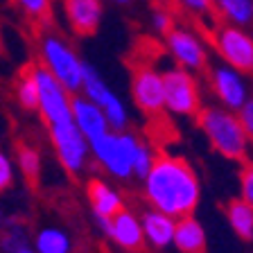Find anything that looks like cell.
<instances>
[{
  "label": "cell",
  "mask_w": 253,
  "mask_h": 253,
  "mask_svg": "<svg viewBox=\"0 0 253 253\" xmlns=\"http://www.w3.org/2000/svg\"><path fill=\"white\" fill-rule=\"evenodd\" d=\"M37 253H73V242L66 231L57 226H45L34 235Z\"/></svg>",
  "instance_id": "44dd1931"
},
{
  "label": "cell",
  "mask_w": 253,
  "mask_h": 253,
  "mask_svg": "<svg viewBox=\"0 0 253 253\" xmlns=\"http://www.w3.org/2000/svg\"><path fill=\"white\" fill-rule=\"evenodd\" d=\"M240 197L253 206V158L244 161L242 172H240Z\"/></svg>",
  "instance_id": "d4e9b609"
},
{
  "label": "cell",
  "mask_w": 253,
  "mask_h": 253,
  "mask_svg": "<svg viewBox=\"0 0 253 253\" xmlns=\"http://www.w3.org/2000/svg\"><path fill=\"white\" fill-rule=\"evenodd\" d=\"M142 192L149 208L181 219L195 215L201 201V183L195 168L181 156L161 154L154 158L149 174L142 179Z\"/></svg>",
  "instance_id": "6da1fadb"
},
{
  "label": "cell",
  "mask_w": 253,
  "mask_h": 253,
  "mask_svg": "<svg viewBox=\"0 0 253 253\" xmlns=\"http://www.w3.org/2000/svg\"><path fill=\"white\" fill-rule=\"evenodd\" d=\"M113 2H118V5H129L131 0H113Z\"/></svg>",
  "instance_id": "1f68e13d"
},
{
  "label": "cell",
  "mask_w": 253,
  "mask_h": 253,
  "mask_svg": "<svg viewBox=\"0 0 253 253\" xmlns=\"http://www.w3.org/2000/svg\"><path fill=\"white\" fill-rule=\"evenodd\" d=\"M111 242L116 244L120 251L126 253H140L145 249V233H142L140 217L129 208H122L120 212L111 217V226L106 233Z\"/></svg>",
  "instance_id": "7c38bea8"
},
{
  "label": "cell",
  "mask_w": 253,
  "mask_h": 253,
  "mask_svg": "<svg viewBox=\"0 0 253 253\" xmlns=\"http://www.w3.org/2000/svg\"><path fill=\"white\" fill-rule=\"evenodd\" d=\"M86 199L93 211V217H111L120 212L125 206H122V195L118 192L109 181L100 179V176H93V179L86 181Z\"/></svg>",
  "instance_id": "9a60e30c"
},
{
  "label": "cell",
  "mask_w": 253,
  "mask_h": 253,
  "mask_svg": "<svg viewBox=\"0 0 253 253\" xmlns=\"http://www.w3.org/2000/svg\"><path fill=\"white\" fill-rule=\"evenodd\" d=\"M0 52H2V43H0Z\"/></svg>",
  "instance_id": "d6a6232c"
},
{
  "label": "cell",
  "mask_w": 253,
  "mask_h": 253,
  "mask_svg": "<svg viewBox=\"0 0 253 253\" xmlns=\"http://www.w3.org/2000/svg\"><path fill=\"white\" fill-rule=\"evenodd\" d=\"M27 244V237H25V231L23 228H18V226H11L9 231L2 235V240H0V247L5 249L7 253H11V251H16L18 247H25Z\"/></svg>",
  "instance_id": "484cf974"
},
{
  "label": "cell",
  "mask_w": 253,
  "mask_h": 253,
  "mask_svg": "<svg viewBox=\"0 0 253 253\" xmlns=\"http://www.w3.org/2000/svg\"><path fill=\"white\" fill-rule=\"evenodd\" d=\"M212 9L231 25H253V0H212Z\"/></svg>",
  "instance_id": "ffe728a7"
},
{
  "label": "cell",
  "mask_w": 253,
  "mask_h": 253,
  "mask_svg": "<svg viewBox=\"0 0 253 253\" xmlns=\"http://www.w3.org/2000/svg\"><path fill=\"white\" fill-rule=\"evenodd\" d=\"M50 133L52 147L57 152L59 163L63 165V169L68 174H82L88 163L90 156V147L88 140L84 138V133L79 131L77 125H70L66 129H54Z\"/></svg>",
  "instance_id": "30bf717a"
},
{
  "label": "cell",
  "mask_w": 253,
  "mask_h": 253,
  "mask_svg": "<svg viewBox=\"0 0 253 253\" xmlns=\"http://www.w3.org/2000/svg\"><path fill=\"white\" fill-rule=\"evenodd\" d=\"M224 212H226V219H228L231 231L235 233L240 240L251 242L253 240V206L247 204L242 197H235V199L226 201Z\"/></svg>",
  "instance_id": "ac0fdd59"
},
{
  "label": "cell",
  "mask_w": 253,
  "mask_h": 253,
  "mask_svg": "<svg viewBox=\"0 0 253 253\" xmlns=\"http://www.w3.org/2000/svg\"><path fill=\"white\" fill-rule=\"evenodd\" d=\"M82 95H86L93 104H97L102 109V113L106 116L111 129L116 131H125L129 129V113L126 106L122 104V100L113 93L109 84H106L102 75L97 73L95 66L84 63V84H82Z\"/></svg>",
  "instance_id": "8992f818"
},
{
  "label": "cell",
  "mask_w": 253,
  "mask_h": 253,
  "mask_svg": "<svg viewBox=\"0 0 253 253\" xmlns=\"http://www.w3.org/2000/svg\"><path fill=\"white\" fill-rule=\"evenodd\" d=\"M16 100L25 111H39V82H37V63H27L18 73L14 86Z\"/></svg>",
  "instance_id": "d6986e66"
},
{
  "label": "cell",
  "mask_w": 253,
  "mask_h": 253,
  "mask_svg": "<svg viewBox=\"0 0 253 253\" xmlns=\"http://www.w3.org/2000/svg\"><path fill=\"white\" fill-rule=\"evenodd\" d=\"M14 183V163L2 149H0V192L11 188Z\"/></svg>",
  "instance_id": "4316f807"
},
{
  "label": "cell",
  "mask_w": 253,
  "mask_h": 253,
  "mask_svg": "<svg viewBox=\"0 0 253 253\" xmlns=\"http://www.w3.org/2000/svg\"><path fill=\"white\" fill-rule=\"evenodd\" d=\"M197 125L217 154L228 161H249L251 140L244 133L235 111L224 106H204L197 116Z\"/></svg>",
  "instance_id": "7a4b0ae2"
},
{
  "label": "cell",
  "mask_w": 253,
  "mask_h": 253,
  "mask_svg": "<svg viewBox=\"0 0 253 253\" xmlns=\"http://www.w3.org/2000/svg\"><path fill=\"white\" fill-rule=\"evenodd\" d=\"M11 253H37V251H34V249H32L30 244H25V247H18L16 251H11Z\"/></svg>",
  "instance_id": "4dcf8cb0"
},
{
  "label": "cell",
  "mask_w": 253,
  "mask_h": 253,
  "mask_svg": "<svg viewBox=\"0 0 253 253\" xmlns=\"http://www.w3.org/2000/svg\"><path fill=\"white\" fill-rule=\"evenodd\" d=\"M172 247L179 253H206L208 240H206L204 224L195 215H185L176 219Z\"/></svg>",
  "instance_id": "e0dca14e"
},
{
  "label": "cell",
  "mask_w": 253,
  "mask_h": 253,
  "mask_svg": "<svg viewBox=\"0 0 253 253\" xmlns=\"http://www.w3.org/2000/svg\"><path fill=\"white\" fill-rule=\"evenodd\" d=\"M18 168H21L23 176L30 181L32 185H37L39 174H41V154L32 145H21L18 149Z\"/></svg>",
  "instance_id": "7402d4cb"
},
{
  "label": "cell",
  "mask_w": 253,
  "mask_h": 253,
  "mask_svg": "<svg viewBox=\"0 0 253 253\" xmlns=\"http://www.w3.org/2000/svg\"><path fill=\"white\" fill-rule=\"evenodd\" d=\"M185 9L195 11V14H212V0H176Z\"/></svg>",
  "instance_id": "f1b7e54d"
},
{
  "label": "cell",
  "mask_w": 253,
  "mask_h": 253,
  "mask_svg": "<svg viewBox=\"0 0 253 253\" xmlns=\"http://www.w3.org/2000/svg\"><path fill=\"white\" fill-rule=\"evenodd\" d=\"M140 145V138L126 129L125 131L109 129L106 133L88 142L90 156L95 158V163L118 181L133 179V163H136V154Z\"/></svg>",
  "instance_id": "3957f363"
},
{
  "label": "cell",
  "mask_w": 253,
  "mask_h": 253,
  "mask_svg": "<svg viewBox=\"0 0 253 253\" xmlns=\"http://www.w3.org/2000/svg\"><path fill=\"white\" fill-rule=\"evenodd\" d=\"M21 9L30 16L32 21H50V9H52V0H16Z\"/></svg>",
  "instance_id": "603a6c76"
},
{
  "label": "cell",
  "mask_w": 253,
  "mask_h": 253,
  "mask_svg": "<svg viewBox=\"0 0 253 253\" xmlns=\"http://www.w3.org/2000/svg\"><path fill=\"white\" fill-rule=\"evenodd\" d=\"M237 118L242 122V129L247 133V138L253 142V95H249V100L237 109Z\"/></svg>",
  "instance_id": "83f0119b"
},
{
  "label": "cell",
  "mask_w": 253,
  "mask_h": 253,
  "mask_svg": "<svg viewBox=\"0 0 253 253\" xmlns=\"http://www.w3.org/2000/svg\"><path fill=\"white\" fill-rule=\"evenodd\" d=\"M165 43L176 61V66L190 70V73H199V70L208 68V52H206L201 39H197L192 32L183 30V27H172L165 34Z\"/></svg>",
  "instance_id": "8fae6325"
},
{
  "label": "cell",
  "mask_w": 253,
  "mask_h": 253,
  "mask_svg": "<svg viewBox=\"0 0 253 253\" xmlns=\"http://www.w3.org/2000/svg\"><path fill=\"white\" fill-rule=\"evenodd\" d=\"M41 66L50 75H54L59 84L70 95L82 93L84 84V61L79 59L68 43L57 34H45L41 39Z\"/></svg>",
  "instance_id": "277c9868"
},
{
  "label": "cell",
  "mask_w": 253,
  "mask_h": 253,
  "mask_svg": "<svg viewBox=\"0 0 253 253\" xmlns=\"http://www.w3.org/2000/svg\"><path fill=\"white\" fill-rule=\"evenodd\" d=\"M140 224H142V233H145V242L152 249H169L174 240V228H176V219L165 212L156 211V208H147L140 215Z\"/></svg>",
  "instance_id": "2e32d148"
},
{
  "label": "cell",
  "mask_w": 253,
  "mask_h": 253,
  "mask_svg": "<svg viewBox=\"0 0 253 253\" xmlns=\"http://www.w3.org/2000/svg\"><path fill=\"white\" fill-rule=\"evenodd\" d=\"M208 86L219 104L228 111H235L249 100V84L244 79V73L231 68L228 63H219L208 68Z\"/></svg>",
  "instance_id": "9c48e42d"
},
{
  "label": "cell",
  "mask_w": 253,
  "mask_h": 253,
  "mask_svg": "<svg viewBox=\"0 0 253 253\" xmlns=\"http://www.w3.org/2000/svg\"><path fill=\"white\" fill-rule=\"evenodd\" d=\"M154 27H156V30L165 37V34H168V32L174 27V23H172V18H169L165 11L158 9V11H154Z\"/></svg>",
  "instance_id": "f546056e"
},
{
  "label": "cell",
  "mask_w": 253,
  "mask_h": 253,
  "mask_svg": "<svg viewBox=\"0 0 253 253\" xmlns=\"http://www.w3.org/2000/svg\"><path fill=\"white\" fill-rule=\"evenodd\" d=\"M165 111L179 118H197L201 111V93L195 75L181 66L163 70Z\"/></svg>",
  "instance_id": "5b68a950"
},
{
  "label": "cell",
  "mask_w": 253,
  "mask_h": 253,
  "mask_svg": "<svg viewBox=\"0 0 253 253\" xmlns=\"http://www.w3.org/2000/svg\"><path fill=\"white\" fill-rule=\"evenodd\" d=\"M131 100L136 109L147 118H161L165 113L163 73L149 63H140L131 75Z\"/></svg>",
  "instance_id": "52a82bcc"
},
{
  "label": "cell",
  "mask_w": 253,
  "mask_h": 253,
  "mask_svg": "<svg viewBox=\"0 0 253 253\" xmlns=\"http://www.w3.org/2000/svg\"><path fill=\"white\" fill-rule=\"evenodd\" d=\"M63 14L73 34L86 39L100 30L102 23V0H63Z\"/></svg>",
  "instance_id": "4fadbf2b"
},
{
  "label": "cell",
  "mask_w": 253,
  "mask_h": 253,
  "mask_svg": "<svg viewBox=\"0 0 253 253\" xmlns=\"http://www.w3.org/2000/svg\"><path fill=\"white\" fill-rule=\"evenodd\" d=\"M73 118H75V125L79 126V131L84 133V138L88 142L111 129L109 120H106V116L102 113L100 106L93 104L82 93L73 95Z\"/></svg>",
  "instance_id": "5bb4252c"
},
{
  "label": "cell",
  "mask_w": 253,
  "mask_h": 253,
  "mask_svg": "<svg viewBox=\"0 0 253 253\" xmlns=\"http://www.w3.org/2000/svg\"><path fill=\"white\" fill-rule=\"evenodd\" d=\"M154 158H156V154H154V149L149 147L147 142H142L140 149H138L136 154V163H133V179H145L149 174V169H152L154 165Z\"/></svg>",
  "instance_id": "cb8c5ba5"
},
{
  "label": "cell",
  "mask_w": 253,
  "mask_h": 253,
  "mask_svg": "<svg viewBox=\"0 0 253 253\" xmlns=\"http://www.w3.org/2000/svg\"><path fill=\"white\" fill-rule=\"evenodd\" d=\"M212 45L221 61L240 73H253V39L237 25H219L212 34Z\"/></svg>",
  "instance_id": "ba28073f"
}]
</instances>
